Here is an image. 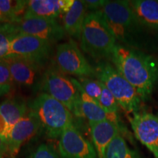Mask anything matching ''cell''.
I'll list each match as a JSON object with an SVG mask.
<instances>
[{"mask_svg": "<svg viewBox=\"0 0 158 158\" xmlns=\"http://www.w3.org/2000/svg\"><path fill=\"white\" fill-rule=\"evenodd\" d=\"M13 82L8 62L5 58L0 59V84L12 85Z\"/></svg>", "mask_w": 158, "mask_h": 158, "instance_id": "obj_26", "label": "cell"}, {"mask_svg": "<svg viewBox=\"0 0 158 158\" xmlns=\"http://www.w3.org/2000/svg\"><path fill=\"white\" fill-rule=\"evenodd\" d=\"M18 34L19 32L15 23L0 24V59L7 57L10 43Z\"/></svg>", "mask_w": 158, "mask_h": 158, "instance_id": "obj_22", "label": "cell"}, {"mask_svg": "<svg viewBox=\"0 0 158 158\" xmlns=\"http://www.w3.org/2000/svg\"><path fill=\"white\" fill-rule=\"evenodd\" d=\"M100 10L117 44L147 54L157 51V32L140 22L129 1H107Z\"/></svg>", "mask_w": 158, "mask_h": 158, "instance_id": "obj_1", "label": "cell"}, {"mask_svg": "<svg viewBox=\"0 0 158 158\" xmlns=\"http://www.w3.org/2000/svg\"><path fill=\"white\" fill-rule=\"evenodd\" d=\"M56 62L60 72L78 78L95 76L94 68L85 58L78 45L73 40L63 43L56 48Z\"/></svg>", "mask_w": 158, "mask_h": 158, "instance_id": "obj_7", "label": "cell"}, {"mask_svg": "<svg viewBox=\"0 0 158 158\" xmlns=\"http://www.w3.org/2000/svg\"><path fill=\"white\" fill-rule=\"evenodd\" d=\"M13 82L29 86L34 84L39 65L19 56L6 57Z\"/></svg>", "mask_w": 158, "mask_h": 158, "instance_id": "obj_16", "label": "cell"}, {"mask_svg": "<svg viewBox=\"0 0 158 158\" xmlns=\"http://www.w3.org/2000/svg\"><path fill=\"white\" fill-rule=\"evenodd\" d=\"M51 44L38 37L19 33L10 43L7 57H21L40 65L49 56Z\"/></svg>", "mask_w": 158, "mask_h": 158, "instance_id": "obj_8", "label": "cell"}, {"mask_svg": "<svg viewBox=\"0 0 158 158\" xmlns=\"http://www.w3.org/2000/svg\"><path fill=\"white\" fill-rule=\"evenodd\" d=\"M15 24L19 33L38 37L51 43L60 40L65 35L64 28L56 19L24 14Z\"/></svg>", "mask_w": 158, "mask_h": 158, "instance_id": "obj_9", "label": "cell"}, {"mask_svg": "<svg viewBox=\"0 0 158 158\" xmlns=\"http://www.w3.org/2000/svg\"><path fill=\"white\" fill-rule=\"evenodd\" d=\"M105 158H142L138 151L131 149L121 134H118L106 149Z\"/></svg>", "mask_w": 158, "mask_h": 158, "instance_id": "obj_20", "label": "cell"}, {"mask_svg": "<svg viewBox=\"0 0 158 158\" xmlns=\"http://www.w3.org/2000/svg\"><path fill=\"white\" fill-rule=\"evenodd\" d=\"M98 104L103 109L111 113L117 114L119 108L115 98L103 84H102V94L98 100Z\"/></svg>", "mask_w": 158, "mask_h": 158, "instance_id": "obj_24", "label": "cell"}, {"mask_svg": "<svg viewBox=\"0 0 158 158\" xmlns=\"http://www.w3.org/2000/svg\"><path fill=\"white\" fill-rule=\"evenodd\" d=\"M27 105L15 99H8L0 104V114L7 124L9 133L17 122L27 115Z\"/></svg>", "mask_w": 158, "mask_h": 158, "instance_id": "obj_19", "label": "cell"}, {"mask_svg": "<svg viewBox=\"0 0 158 158\" xmlns=\"http://www.w3.org/2000/svg\"><path fill=\"white\" fill-rule=\"evenodd\" d=\"M128 119L136 139L158 157V115L140 110Z\"/></svg>", "mask_w": 158, "mask_h": 158, "instance_id": "obj_11", "label": "cell"}, {"mask_svg": "<svg viewBox=\"0 0 158 158\" xmlns=\"http://www.w3.org/2000/svg\"><path fill=\"white\" fill-rule=\"evenodd\" d=\"M110 60L135 88L142 102L149 99L158 81V64L152 55L116 44Z\"/></svg>", "mask_w": 158, "mask_h": 158, "instance_id": "obj_2", "label": "cell"}, {"mask_svg": "<svg viewBox=\"0 0 158 158\" xmlns=\"http://www.w3.org/2000/svg\"><path fill=\"white\" fill-rule=\"evenodd\" d=\"M40 127L39 119L31 112L17 122L10 130L7 138L10 157L15 158L21 146L33 137Z\"/></svg>", "mask_w": 158, "mask_h": 158, "instance_id": "obj_14", "label": "cell"}, {"mask_svg": "<svg viewBox=\"0 0 158 158\" xmlns=\"http://www.w3.org/2000/svg\"><path fill=\"white\" fill-rule=\"evenodd\" d=\"M41 85L45 93L56 99L73 114L80 94L70 78L59 70L49 69L43 75Z\"/></svg>", "mask_w": 158, "mask_h": 158, "instance_id": "obj_6", "label": "cell"}, {"mask_svg": "<svg viewBox=\"0 0 158 158\" xmlns=\"http://www.w3.org/2000/svg\"><path fill=\"white\" fill-rule=\"evenodd\" d=\"M86 7L82 1L74 0L70 9L63 15V28L65 33L78 40L86 15Z\"/></svg>", "mask_w": 158, "mask_h": 158, "instance_id": "obj_17", "label": "cell"}, {"mask_svg": "<svg viewBox=\"0 0 158 158\" xmlns=\"http://www.w3.org/2000/svg\"><path fill=\"white\" fill-rule=\"evenodd\" d=\"M156 158H158V157H156Z\"/></svg>", "mask_w": 158, "mask_h": 158, "instance_id": "obj_33", "label": "cell"}, {"mask_svg": "<svg viewBox=\"0 0 158 158\" xmlns=\"http://www.w3.org/2000/svg\"><path fill=\"white\" fill-rule=\"evenodd\" d=\"M31 111L38 118L41 127L51 138H59L69 124L73 123V114L62 103L45 93L40 94L30 106Z\"/></svg>", "mask_w": 158, "mask_h": 158, "instance_id": "obj_5", "label": "cell"}, {"mask_svg": "<svg viewBox=\"0 0 158 158\" xmlns=\"http://www.w3.org/2000/svg\"><path fill=\"white\" fill-rule=\"evenodd\" d=\"M80 40L84 52L99 62L110 59L117 44L101 10L87 13Z\"/></svg>", "mask_w": 158, "mask_h": 158, "instance_id": "obj_3", "label": "cell"}, {"mask_svg": "<svg viewBox=\"0 0 158 158\" xmlns=\"http://www.w3.org/2000/svg\"><path fill=\"white\" fill-rule=\"evenodd\" d=\"M12 85L9 84H0V97L5 95L10 92Z\"/></svg>", "mask_w": 158, "mask_h": 158, "instance_id": "obj_30", "label": "cell"}, {"mask_svg": "<svg viewBox=\"0 0 158 158\" xmlns=\"http://www.w3.org/2000/svg\"><path fill=\"white\" fill-rule=\"evenodd\" d=\"M27 7V1L0 0V12L7 23H16L22 19Z\"/></svg>", "mask_w": 158, "mask_h": 158, "instance_id": "obj_21", "label": "cell"}, {"mask_svg": "<svg viewBox=\"0 0 158 158\" xmlns=\"http://www.w3.org/2000/svg\"><path fill=\"white\" fill-rule=\"evenodd\" d=\"M7 23V20H6L5 16L2 15V13L0 12V24H2V23Z\"/></svg>", "mask_w": 158, "mask_h": 158, "instance_id": "obj_31", "label": "cell"}, {"mask_svg": "<svg viewBox=\"0 0 158 158\" xmlns=\"http://www.w3.org/2000/svg\"><path fill=\"white\" fill-rule=\"evenodd\" d=\"M9 134V129L5 120L4 119L2 116L0 114V135L5 138L7 140V136Z\"/></svg>", "mask_w": 158, "mask_h": 158, "instance_id": "obj_29", "label": "cell"}, {"mask_svg": "<svg viewBox=\"0 0 158 158\" xmlns=\"http://www.w3.org/2000/svg\"><path fill=\"white\" fill-rule=\"evenodd\" d=\"M5 158H14V157H10V156H8V157H6Z\"/></svg>", "mask_w": 158, "mask_h": 158, "instance_id": "obj_32", "label": "cell"}, {"mask_svg": "<svg viewBox=\"0 0 158 158\" xmlns=\"http://www.w3.org/2000/svg\"><path fill=\"white\" fill-rule=\"evenodd\" d=\"M129 2L140 22L148 29L158 32V1L133 0Z\"/></svg>", "mask_w": 158, "mask_h": 158, "instance_id": "obj_18", "label": "cell"}, {"mask_svg": "<svg viewBox=\"0 0 158 158\" xmlns=\"http://www.w3.org/2000/svg\"><path fill=\"white\" fill-rule=\"evenodd\" d=\"M59 154L60 158H97L94 147L86 139L73 122L64 130L59 141Z\"/></svg>", "mask_w": 158, "mask_h": 158, "instance_id": "obj_10", "label": "cell"}, {"mask_svg": "<svg viewBox=\"0 0 158 158\" xmlns=\"http://www.w3.org/2000/svg\"><path fill=\"white\" fill-rule=\"evenodd\" d=\"M79 91L80 98L77 104L76 109L73 112V115L78 117L85 118L91 122H101L104 120L120 123L118 114L111 113L103 109L95 100L91 98L81 86L80 83L76 79L70 78Z\"/></svg>", "mask_w": 158, "mask_h": 158, "instance_id": "obj_13", "label": "cell"}, {"mask_svg": "<svg viewBox=\"0 0 158 158\" xmlns=\"http://www.w3.org/2000/svg\"><path fill=\"white\" fill-rule=\"evenodd\" d=\"M95 77L111 92L119 107L127 114L140 111L142 100L135 88L112 64L100 62L94 68Z\"/></svg>", "mask_w": 158, "mask_h": 158, "instance_id": "obj_4", "label": "cell"}, {"mask_svg": "<svg viewBox=\"0 0 158 158\" xmlns=\"http://www.w3.org/2000/svg\"><path fill=\"white\" fill-rule=\"evenodd\" d=\"M8 156L10 157L7 140L5 138L0 135V158H5Z\"/></svg>", "mask_w": 158, "mask_h": 158, "instance_id": "obj_28", "label": "cell"}, {"mask_svg": "<svg viewBox=\"0 0 158 158\" xmlns=\"http://www.w3.org/2000/svg\"><path fill=\"white\" fill-rule=\"evenodd\" d=\"M89 124L98 158H105L106 149L118 134H121L123 137L124 135L127 136L131 140L129 132L120 123L104 120L101 122H91Z\"/></svg>", "mask_w": 158, "mask_h": 158, "instance_id": "obj_12", "label": "cell"}, {"mask_svg": "<svg viewBox=\"0 0 158 158\" xmlns=\"http://www.w3.org/2000/svg\"><path fill=\"white\" fill-rule=\"evenodd\" d=\"M73 2L74 0H30L27 1L25 14L56 19L66 13Z\"/></svg>", "mask_w": 158, "mask_h": 158, "instance_id": "obj_15", "label": "cell"}, {"mask_svg": "<svg viewBox=\"0 0 158 158\" xmlns=\"http://www.w3.org/2000/svg\"><path fill=\"white\" fill-rule=\"evenodd\" d=\"M30 158H60V157L52 146L43 143L31 154Z\"/></svg>", "mask_w": 158, "mask_h": 158, "instance_id": "obj_25", "label": "cell"}, {"mask_svg": "<svg viewBox=\"0 0 158 158\" xmlns=\"http://www.w3.org/2000/svg\"><path fill=\"white\" fill-rule=\"evenodd\" d=\"M82 2L86 6V9L90 10L92 12L100 10L105 4L107 2V1H105V0H86V1Z\"/></svg>", "mask_w": 158, "mask_h": 158, "instance_id": "obj_27", "label": "cell"}, {"mask_svg": "<svg viewBox=\"0 0 158 158\" xmlns=\"http://www.w3.org/2000/svg\"><path fill=\"white\" fill-rule=\"evenodd\" d=\"M78 81L84 92L98 103L102 94V83L98 79L94 80L91 78H78Z\"/></svg>", "mask_w": 158, "mask_h": 158, "instance_id": "obj_23", "label": "cell"}]
</instances>
